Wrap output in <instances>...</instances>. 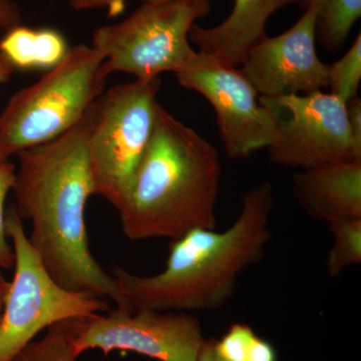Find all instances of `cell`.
I'll return each mask as SVG.
<instances>
[{
	"instance_id": "cell-15",
	"label": "cell",
	"mask_w": 361,
	"mask_h": 361,
	"mask_svg": "<svg viewBox=\"0 0 361 361\" xmlns=\"http://www.w3.org/2000/svg\"><path fill=\"white\" fill-rule=\"evenodd\" d=\"M313 6L316 16V40L334 52L345 44L361 16V0H305L304 9Z\"/></svg>"
},
{
	"instance_id": "cell-9",
	"label": "cell",
	"mask_w": 361,
	"mask_h": 361,
	"mask_svg": "<svg viewBox=\"0 0 361 361\" xmlns=\"http://www.w3.org/2000/svg\"><path fill=\"white\" fill-rule=\"evenodd\" d=\"M277 116V132L268 147L279 166L310 170L361 161L351 139L346 104L322 90L303 94L260 97Z\"/></svg>"
},
{
	"instance_id": "cell-1",
	"label": "cell",
	"mask_w": 361,
	"mask_h": 361,
	"mask_svg": "<svg viewBox=\"0 0 361 361\" xmlns=\"http://www.w3.org/2000/svg\"><path fill=\"white\" fill-rule=\"evenodd\" d=\"M94 106L66 134L16 155L13 207L30 223V243L59 285L125 308L115 278L92 255L87 237L85 206L94 195L87 159Z\"/></svg>"
},
{
	"instance_id": "cell-4",
	"label": "cell",
	"mask_w": 361,
	"mask_h": 361,
	"mask_svg": "<svg viewBox=\"0 0 361 361\" xmlns=\"http://www.w3.org/2000/svg\"><path fill=\"white\" fill-rule=\"evenodd\" d=\"M104 63L92 45L71 47L59 65L16 92L0 116L2 159L54 141L82 122L104 94Z\"/></svg>"
},
{
	"instance_id": "cell-12",
	"label": "cell",
	"mask_w": 361,
	"mask_h": 361,
	"mask_svg": "<svg viewBox=\"0 0 361 361\" xmlns=\"http://www.w3.org/2000/svg\"><path fill=\"white\" fill-rule=\"evenodd\" d=\"M305 0H234L231 13L220 25L202 27L195 25L189 39L198 47V52L224 63L239 66L247 52L266 35V25L279 9Z\"/></svg>"
},
{
	"instance_id": "cell-24",
	"label": "cell",
	"mask_w": 361,
	"mask_h": 361,
	"mask_svg": "<svg viewBox=\"0 0 361 361\" xmlns=\"http://www.w3.org/2000/svg\"><path fill=\"white\" fill-rule=\"evenodd\" d=\"M197 361H226L223 360L215 349V339H206L205 343L202 346Z\"/></svg>"
},
{
	"instance_id": "cell-16",
	"label": "cell",
	"mask_w": 361,
	"mask_h": 361,
	"mask_svg": "<svg viewBox=\"0 0 361 361\" xmlns=\"http://www.w3.org/2000/svg\"><path fill=\"white\" fill-rule=\"evenodd\" d=\"M215 349L226 361H277L274 346L243 323H235L220 341L215 339Z\"/></svg>"
},
{
	"instance_id": "cell-2",
	"label": "cell",
	"mask_w": 361,
	"mask_h": 361,
	"mask_svg": "<svg viewBox=\"0 0 361 361\" xmlns=\"http://www.w3.org/2000/svg\"><path fill=\"white\" fill-rule=\"evenodd\" d=\"M273 205L272 185L261 183L243 194L238 218L225 231L196 228L172 240L158 274L140 276L116 267L111 275L125 308L189 312L224 306L239 275L264 256Z\"/></svg>"
},
{
	"instance_id": "cell-21",
	"label": "cell",
	"mask_w": 361,
	"mask_h": 361,
	"mask_svg": "<svg viewBox=\"0 0 361 361\" xmlns=\"http://www.w3.org/2000/svg\"><path fill=\"white\" fill-rule=\"evenodd\" d=\"M128 0H71V7L75 11H90V9H106L110 16L122 13ZM145 4H159L169 0H142Z\"/></svg>"
},
{
	"instance_id": "cell-26",
	"label": "cell",
	"mask_w": 361,
	"mask_h": 361,
	"mask_svg": "<svg viewBox=\"0 0 361 361\" xmlns=\"http://www.w3.org/2000/svg\"><path fill=\"white\" fill-rule=\"evenodd\" d=\"M8 286L9 281H7L6 277L2 274V270H0V322H1L2 312H4V302H6Z\"/></svg>"
},
{
	"instance_id": "cell-25",
	"label": "cell",
	"mask_w": 361,
	"mask_h": 361,
	"mask_svg": "<svg viewBox=\"0 0 361 361\" xmlns=\"http://www.w3.org/2000/svg\"><path fill=\"white\" fill-rule=\"evenodd\" d=\"M14 70L16 68L9 63L8 59L0 52V84L7 82L13 75ZM4 161L1 155H0V161Z\"/></svg>"
},
{
	"instance_id": "cell-3",
	"label": "cell",
	"mask_w": 361,
	"mask_h": 361,
	"mask_svg": "<svg viewBox=\"0 0 361 361\" xmlns=\"http://www.w3.org/2000/svg\"><path fill=\"white\" fill-rule=\"evenodd\" d=\"M221 170L217 149L160 104L153 137L118 209L123 234L172 241L196 228L216 229Z\"/></svg>"
},
{
	"instance_id": "cell-20",
	"label": "cell",
	"mask_w": 361,
	"mask_h": 361,
	"mask_svg": "<svg viewBox=\"0 0 361 361\" xmlns=\"http://www.w3.org/2000/svg\"><path fill=\"white\" fill-rule=\"evenodd\" d=\"M16 165L9 161H0V270H8L14 265V252L6 233V197L13 190Z\"/></svg>"
},
{
	"instance_id": "cell-19",
	"label": "cell",
	"mask_w": 361,
	"mask_h": 361,
	"mask_svg": "<svg viewBox=\"0 0 361 361\" xmlns=\"http://www.w3.org/2000/svg\"><path fill=\"white\" fill-rule=\"evenodd\" d=\"M361 82V35L358 33L350 49L339 61L329 66L330 94L344 103L357 97Z\"/></svg>"
},
{
	"instance_id": "cell-14",
	"label": "cell",
	"mask_w": 361,
	"mask_h": 361,
	"mask_svg": "<svg viewBox=\"0 0 361 361\" xmlns=\"http://www.w3.org/2000/svg\"><path fill=\"white\" fill-rule=\"evenodd\" d=\"M70 49L65 35L51 27L20 25L7 30L0 40V52L21 71L51 70L65 59Z\"/></svg>"
},
{
	"instance_id": "cell-17",
	"label": "cell",
	"mask_w": 361,
	"mask_h": 361,
	"mask_svg": "<svg viewBox=\"0 0 361 361\" xmlns=\"http://www.w3.org/2000/svg\"><path fill=\"white\" fill-rule=\"evenodd\" d=\"M329 225L334 245L326 260V271L330 277L336 278L361 263V219L336 221Z\"/></svg>"
},
{
	"instance_id": "cell-18",
	"label": "cell",
	"mask_w": 361,
	"mask_h": 361,
	"mask_svg": "<svg viewBox=\"0 0 361 361\" xmlns=\"http://www.w3.org/2000/svg\"><path fill=\"white\" fill-rule=\"evenodd\" d=\"M73 320L56 323L39 341H33L11 361H77L71 348Z\"/></svg>"
},
{
	"instance_id": "cell-8",
	"label": "cell",
	"mask_w": 361,
	"mask_h": 361,
	"mask_svg": "<svg viewBox=\"0 0 361 361\" xmlns=\"http://www.w3.org/2000/svg\"><path fill=\"white\" fill-rule=\"evenodd\" d=\"M206 338L198 318L183 311L116 307L73 320L71 348L78 356L99 349L132 351L159 361H197Z\"/></svg>"
},
{
	"instance_id": "cell-6",
	"label": "cell",
	"mask_w": 361,
	"mask_h": 361,
	"mask_svg": "<svg viewBox=\"0 0 361 361\" xmlns=\"http://www.w3.org/2000/svg\"><path fill=\"white\" fill-rule=\"evenodd\" d=\"M6 233L14 252L0 322V361H11L42 330L110 310L108 300L59 285L40 260L13 205L6 212Z\"/></svg>"
},
{
	"instance_id": "cell-11",
	"label": "cell",
	"mask_w": 361,
	"mask_h": 361,
	"mask_svg": "<svg viewBox=\"0 0 361 361\" xmlns=\"http://www.w3.org/2000/svg\"><path fill=\"white\" fill-rule=\"evenodd\" d=\"M316 16L308 6L288 30L265 37L247 52L240 70L260 97L303 94L329 87V66L316 52Z\"/></svg>"
},
{
	"instance_id": "cell-7",
	"label": "cell",
	"mask_w": 361,
	"mask_h": 361,
	"mask_svg": "<svg viewBox=\"0 0 361 361\" xmlns=\"http://www.w3.org/2000/svg\"><path fill=\"white\" fill-rule=\"evenodd\" d=\"M211 11V0H169L144 4L129 18L97 28L92 47L104 58L106 75L125 73L137 80L176 73L195 54L192 26Z\"/></svg>"
},
{
	"instance_id": "cell-13",
	"label": "cell",
	"mask_w": 361,
	"mask_h": 361,
	"mask_svg": "<svg viewBox=\"0 0 361 361\" xmlns=\"http://www.w3.org/2000/svg\"><path fill=\"white\" fill-rule=\"evenodd\" d=\"M293 196L312 219H361V161L331 164L293 176Z\"/></svg>"
},
{
	"instance_id": "cell-22",
	"label": "cell",
	"mask_w": 361,
	"mask_h": 361,
	"mask_svg": "<svg viewBox=\"0 0 361 361\" xmlns=\"http://www.w3.org/2000/svg\"><path fill=\"white\" fill-rule=\"evenodd\" d=\"M349 130L356 153L361 156V99L360 97L346 103Z\"/></svg>"
},
{
	"instance_id": "cell-5",
	"label": "cell",
	"mask_w": 361,
	"mask_h": 361,
	"mask_svg": "<svg viewBox=\"0 0 361 361\" xmlns=\"http://www.w3.org/2000/svg\"><path fill=\"white\" fill-rule=\"evenodd\" d=\"M160 77L111 87L94 106L87 159L94 195L118 210L155 130Z\"/></svg>"
},
{
	"instance_id": "cell-10",
	"label": "cell",
	"mask_w": 361,
	"mask_h": 361,
	"mask_svg": "<svg viewBox=\"0 0 361 361\" xmlns=\"http://www.w3.org/2000/svg\"><path fill=\"white\" fill-rule=\"evenodd\" d=\"M175 75L183 87L199 92L213 106L228 158L243 160L270 146L277 132L276 114L261 103L238 66L195 51Z\"/></svg>"
},
{
	"instance_id": "cell-23",
	"label": "cell",
	"mask_w": 361,
	"mask_h": 361,
	"mask_svg": "<svg viewBox=\"0 0 361 361\" xmlns=\"http://www.w3.org/2000/svg\"><path fill=\"white\" fill-rule=\"evenodd\" d=\"M23 23L20 6L13 0H0V28L9 30Z\"/></svg>"
}]
</instances>
